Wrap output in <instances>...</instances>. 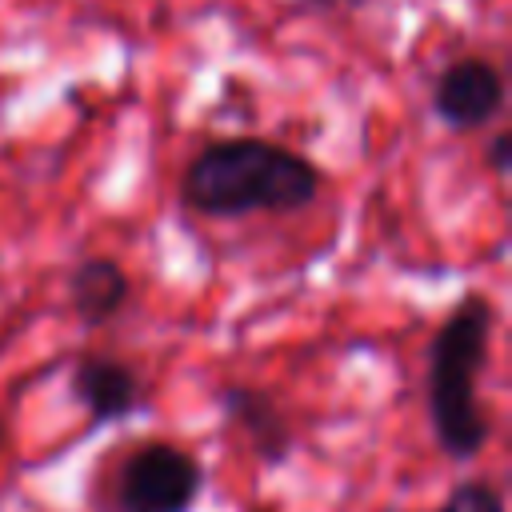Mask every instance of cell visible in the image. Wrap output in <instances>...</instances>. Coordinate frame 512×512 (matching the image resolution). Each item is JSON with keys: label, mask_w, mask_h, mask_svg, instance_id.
<instances>
[{"label": "cell", "mask_w": 512, "mask_h": 512, "mask_svg": "<svg viewBox=\"0 0 512 512\" xmlns=\"http://www.w3.org/2000/svg\"><path fill=\"white\" fill-rule=\"evenodd\" d=\"M68 396L88 412L96 428L128 420L144 404V384L132 364L104 356V352H84L72 372H68Z\"/></svg>", "instance_id": "obj_6"}, {"label": "cell", "mask_w": 512, "mask_h": 512, "mask_svg": "<svg viewBox=\"0 0 512 512\" xmlns=\"http://www.w3.org/2000/svg\"><path fill=\"white\" fill-rule=\"evenodd\" d=\"M324 172L296 148L264 136L204 144L180 172V204L204 220L292 216L320 200Z\"/></svg>", "instance_id": "obj_1"}, {"label": "cell", "mask_w": 512, "mask_h": 512, "mask_svg": "<svg viewBox=\"0 0 512 512\" xmlns=\"http://www.w3.org/2000/svg\"><path fill=\"white\" fill-rule=\"evenodd\" d=\"M216 404H220L228 428L244 432L248 448L256 452V460L264 468H280L292 456V448H296L292 420H288V412L280 408V400L268 388H256V384H224L216 392Z\"/></svg>", "instance_id": "obj_5"}, {"label": "cell", "mask_w": 512, "mask_h": 512, "mask_svg": "<svg viewBox=\"0 0 512 512\" xmlns=\"http://www.w3.org/2000/svg\"><path fill=\"white\" fill-rule=\"evenodd\" d=\"M312 12H356V8H368L372 0H296Z\"/></svg>", "instance_id": "obj_10"}, {"label": "cell", "mask_w": 512, "mask_h": 512, "mask_svg": "<svg viewBox=\"0 0 512 512\" xmlns=\"http://www.w3.org/2000/svg\"><path fill=\"white\" fill-rule=\"evenodd\" d=\"M492 336L496 304L484 292H464L428 340V420L452 464L476 460L492 440V420L476 388L492 356Z\"/></svg>", "instance_id": "obj_2"}, {"label": "cell", "mask_w": 512, "mask_h": 512, "mask_svg": "<svg viewBox=\"0 0 512 512\" xmlns=\"http://www.w3.org/2000/svg\"><path fill=\"white\" fill-rule=\"evenodd\" d=\"M428 512H508V504H504V492L492 480L472 476V480L452 484L448 496Z\"/></svg>", "instance_id": "obj_8"}, {"label": "cell", "mask_w": 512, "mask_h": 512, "mask_svg": "<svg viewBox=\"0 0 512 512\" xmlns=\"http://www.w3.org/2000/svg\"><path fill=\"white\" fill-rule=\"evenodd\" d=\"M204 464L168 440H148L132 448L116 472L120 512H192L204 496Z\"/></svg>", "instance_id": "obj_3"}, {"label": "cell", "mask_w": 512, "mask_h": 512, "mask_svg": "<svg viewBox=\"0 0 512 512\" xmlns=\"http://www.w3.org/2000/svg\"><path fill=\"white\" fill-rule=\"evenodd\" d=\"M132 280L116 256H84L68 272V308L84 328H104L124 312Z\"/></svg>", "instance_id": "obj_7"}, {"label": "cell", "mask_w": 512, "mask_h": 512, "mask_svg": "<svg viewBox=\"0 0 512 512\" xmlns=\"http://www.w3.org/2000/svg\"><path fill=\"white\" fill-rule=\"evenodd\" d=\"M0 448H4V432H0Z\"/></svg>", "instance_id": "obj_11"}, {"label": "cell", "mask_w": 512, "mask_h": 512, "mask_svg": "<svg viewBox=\"0 0 512 512\" xmlns=\"http://www.w3.org/2000/svg\"><path fill=\"white\" fill-rule=\"evenodd\" d=\"M480 160H484V168H488L492 176H508V168H512V132H508V128H496V132L488 136Z\"/></svg>", "instance_id": "obj_9"}, {"label": "cell", "mask_w": 512, "mask_h": 512, "mask_svg": "<svg viewBox=\"0 0 512 512\" xmlns=\"http://www.w3.org/2000/svg\"><path fill=\"white\" fill-rule=\"evenodd\" d=\"M508 80L488 56H456L432 80V112L448 132L472 136L504 116Z\"/></svg>", "instance_id": "obj_4"}]
</instances>
